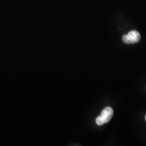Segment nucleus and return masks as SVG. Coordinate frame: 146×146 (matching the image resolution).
Masks as SVG:
<instances>
[{
  "instance_id": "obj_1",
  "label": "nucleus",
  "mask_w": 146,
  "mask_h": 146,
  "mask_svg": "<svg viewBox=\"0 0 146 146\" xmlns=\"http://www.w3.org/2000/svg\"><path fill=\"white\" fill-rule=\"evenodd\" d=\"M113 114H114V110L111 107H106L102 111L98 117L96 118V122L98 125L101 126L104 124L108 123L112 118Z\"/></svg>"
},
{
  "instance_id": "obj_2",
  "label": "nucleus",
  "mask_w": 146,
  "mask_h": 146,
  "mask_svg": "<svg viewBox=\"0 0 146 146\" xmlns=\"http://www.w3.org/2000/svg\"><path fill=\"white\" fill-rule=\"evenodd\" d=\"M141 39V35L139 33L135 30L131 31L127 35L123 36V41L126 44H133L138 43Z\"/></svg>"
},
{
  "instance_id": "obj_3",
  "label": "nucleus",
  "mask_w": 146,
  "mask_h": 146,
  "mask_svg": "<svg viewBox=\"0 0 146 146\" xmlns=\"http://www.w3.org/2000/svg\"><path fill=\"white\" fill-rule=\"evenodd\" d=\"M145 120H146V115H145Z\"/></svg>"
}]
</instances>
